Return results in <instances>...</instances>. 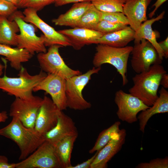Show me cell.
<instances>
[{"label": "cell", "mask_w": 168, "mask_h": 168, "mask_svg": "<svg viewBox=\"0 0 168 168\" xmlns=\"http://www.w3.org/2000/svg\"><path fill=\"white\" fill-rule=\"evenodd\" d=\"M0 135L17 144L20 151V160L26 158L45 141L44 135L34 128L25 126L18 119L14 117L9 124L0 129Z\"/></svg>", "instance_id": "obj_1"}, {"label": "cell", "mask_w": 168, "mask_h": 168, "mask_svg": "<svg viewBox=\"0 0 168 168\" xmlns=\"http://www.w3.org/2000/svg\"><path fill=\"white\" fill-rule=\"evenodd\" d=\"M166 72L161 64H156L151 66L147 71L137 73L132 78L133 85L129 89V93L151 106L158 97L157 92L161 78Z\"/></svg>", "instance_id": "obj_2"}, {"label": "cell", "mask_w": 168, "mask_h": 168, "mask_svg": "<svg viewBox=\"0 0 168 168\" xmlns=\"http://www.w3.org/2000/svg\"><path fill=\"white\" fill-rule=\"evenodd\" d=\"M18 77H11L5 75L0 76V89L15 98H27L33 95V89L47 76L42 70L38 74L31 75L22 66Z\"/></svg>", "instance_id": "obj_3"}, {"label": "cell", "mask_w": 168, "mask_h": 168, "mask_svg": "<svg viewBox=\"0 0 168 168\" xmlns=\"http://www.w3.org/2000/svg\"><path fill=\"white\" fill-rule=\"evenodd\" d=\"M133 48L130 46L116 47L98 44L96 47L93 64L96 68L101 67L105 63L112 65L121 75L123 85L124 86L128 82L126 75L128 63Z\"/></svg>", "instance_id": "obj_4"}, {"label": "cell", "mask_w": 168, "mask_h": 168, "mask_svg": "<svg viewBox=\"0 0 168 168\" xmlns=\"http://www.w3.org/2000/svg\"><path fill=\"white\" fill-rule=\"evenodd\" d=\"M23 12L17 10L8 19L15 21L18 25L20 33L16 36L17 48L25 49L32 55L35 53H45V37L43 35L38 36L35 34L37 28L33 24L25 21L23 19Z\"/></svg>", "instance_id": "obj_5"}, {"label": "cell", "mask_w": 168, "mask_h": 168, "mask_svg": "<svg viewBox=\"0 0 168 168\" xmlns=\"http://www.w3.org/2000/svg\"><path fill=\"white\" fill-rule=\"evenodd\" d=\"M101 67H93L84 74L72 76L66 80L65 95L67 107L75 110L89 109L91 104L83 98L82 91L91 80V76L98 73Z\"/></svg>", "instance_id": "obj_6"}, {"label": "cell", "mask_w": 168, "mask_h": 168, "mask_svg": "<svg viewBox=\"0 0 168 168\" xmlns=\"http://www.w3.org/2000/svg\"><path fill=\"white\" fill-rule=\"evenodd\" d=\"M16 168H62L55 145L45 141L32 153L21 161Z\"/></svg>", "instance_id": "obj_7"}, {"label": "cell", "mask_w": 168, "mask_h": 168, "mask_svg": "<svg viewBox=\"0 0 168 168\" xmlns=\"http://www.w3.org/2000/svg\"><path fill=\"white\" fill-rule=\"evenodd\" d=\"M61 47L53 45L49 47L45 53L38 54L37 59L41 70L48 74L56 75L65 80L82 74L79 70L72 69L66 64L59 53V49Z\"/></svg>", "instance_id": "obj_8"}, {"label": "cell", "mask_w": 168, "mask_h": 168, "mask_svg": "<svg viewBox=\"0 0 168 168\" xmlns=\"http://www.w3.org/2000/svg\"><path fill=\"white\" fill-rule=\"evenodd\" d=\"M43 98L33 95L27 98H16L10 106L9 115L18 119L25 126L34 128Z\"/></svg>", "instance_id": "obj_9"}, {"label": "cell", "mask_w": 168, "mask_h": 168, "mask_svg": "<svg viewBox=\"0 0 168 168\" xmlns=\"http://www.w3.org/2000/svg\"><path fill=\"white\" fill-rule=\"evenodd\" d=\"M131 54V67L137 73L147 71L153 65L162 63L155 47L145 39L134 44Z\"/></svg>", "instance_id": "obj_10"}, {"label": "cell", "mask_w": 168, "mask_h": 168, "mask_svg": "<svg viewBox=\"0 0 168 168\" xmlns=\"http://www.w3.org/2000/svg\"><path fill=\"white\" fill-rule=\"evenodd\" d=\"M114 101L118 108L116 114L118 118L129 124L138 121V114L150 107L137 97L121 90L116 92Z\"/></svg>", "instance_id": "obj_11"}, {"label": "cell", "mask_w": 168, "mask_h": 168, "mask_svg": "<svg viewBox=\"0 0 168 168\" xmlns=\"http://www.w3.org/2000/svg\"><path fill=\"white\" fill-rule=\"evenodd\" d=\"M37 12L32 8H25L23 12V19L26 22L35 26L43 33L45 37V46L57 45L61 47L72 46L68 39L45 23L38 16Z\"/></svg>", "instance_id": "obj_12"}, {"label": "cell", "mask_w": 168, "mask_h": 168, "mask_svg": "<svg viewBox=\"0 0 168 168\" xmlns=\"http://www.w3.org/2000/svg\"><path fill=\"white\" fill-rule=\"evenodd\" d=\"M66 80L56 75L48 74L33 89V91H44L49 94L54 103L61 110L67 108L65 95Z\"/></svg>", "instance_id": "obj_13"}, {"label": "cell", "mask_w": 168, "mask_h": 168, "mask_svg": "<svg viewBox=\"0 0 168 168\" xmlns=\"http://www.w3.org/2000/svg\"><path fill=\"white\" fill-rule=\"evenodd\" d=\"M61 111L52 99L44 96L35 120V129L44 135L56 125Z\"/></svg>", "instance_id": "obj_14"}, {"label": "cell", "mask_w": 168, "mask_h": 168, "mask_svg": "<svg viewBox=\"0 0 168 168\" xmlns=\"http://www.w3.org/2000/svg\"><path fill=\"white\" fill-rule=\"evenodd\" d=\"M126 136L125 129H120L111 140L97 152L90 168H105L108 162L121 149Z\"/></svg>", "instance_id": "obj_15"}, {"label": "cell", "mask_w": 168, "mask_h": 168, "mask_svg": "<svg viewBox=\"0 0 168 168\" xmlns=\"http://www.w3.org/2000/svg\"><path fill=\"white\" fill-rule=\"evenodd\" d=\"M152 0H127L123 13L128 19L130 26L135 31L147 20V8Z\"/></svg>", "instance_id": "obj_16"}, {"label": "cell", "mask_w": 168, "mask_h": 168, "mask_svg": "<svg viewBox=\"0 0 168 168\" xmlns=\"http://www.w3.org/2000/svg\"><path fill=\"white\" fill-rule=\"evenodd\" d=\"M58 31L68 39L72 46L76 50L80 49L86 45L95 44L97 40L103 35L95 30L77 27Z\"/></svg>", "instance_id": "obj_17"}, {"label": "cell", "mask_w": 168, "mask_h": 168, "mask_svg": "<svg viewBox=\"0 0 168 168\" xmlns=\"http://www.w3.org/2000/svg\"><path fill=\"white\" fill-rule=\"evenodd\" d=\"M74 135H78V131L74 122L70 117L61 111L56 125L44 136L45 141L55 145L63 138Z\"/></svg>", "instance_id": "obj_18"}, {"label": "cell", "mask_w": 168, "mask_h": 168, "mask_svg": "<svg viewBox=\"0 0 168 168\" xmlns=\"http://www.w3.org/2000/svg\"><path fill=\"white\" fill-rule=\"evenodd\" d=\"M159 93V96L152 105L142 111L137 117L139 122V130L143 133L148 121L152 116L168 112V91L162 87Z\"/></svg>", "instance_id": "obj_19"}, {"label": "cell", "mask_w": 168, "mask_h": 168, "mask_svg": "<svg viewBox=\"0 0 168 168\" xmlns=\"http://www.w3.org/2000/svg\"><path fill=\"white\" fill-rule=\"evenodd\" d=\"M165 14L164 11L155 18L147 20L142 23L138 30L135 31L134 37V44L140 42L142 39L149 41L155 47L160 59L162 60L164 55L163 52L156 40V35L153 30L152 25L156 21L162 19Z\"/></svg>", "instance_id": "obj_20"}, {"label": "cell", "mask_w": 168, "mask_h": 168, "mask_svg": "<svg viewBox=\"0 0 168 168\" xmlns=\"http://www.w3.org/2000/svg\"><path fill=\"white\" fill-rule=\"evenodd\" d=\"M91 2L90 1L75 3L66 13L54 19L52 22L60 26L76 27L81 17L89 8Z\"/></svg>", "instance_id": "obj_21"}, {"label": "cell", "mask_w": 168, "mask_h": 168, "mask_svg": "<svg viewBox=\"0 0 168 168\" xmlns=\"http://www.w3.org/2000/svg\"><path fill=\"white\" fill-rule=\"evenodd\" d=\"M135 31L130 26L114 32L104 35L96 41L95 44L107 45L116 47L126 46L134 40Z\"/></svg>", "instance_id": "obj_22"}, {"label": "cell", "mask_w": 168, "mask_h": 168, "mask_svg": "<svg viewBox=\"0 0 168 168\" xmlns=\"http://www.w3.org/2000/svg\"><path fill=\"white\" fill-rule=\"evenodd\" d=\"M0 55L5 57L10 62L11 67L18 71L21 69L22 63L28 61L33 56L25 49L13 48L1 44Z\"/></svg>", "instance_id": "obj_23"}, {"label": "cell", "mask_w": 168, "mask_h": 168, "mask_svg": "<svg viewBox=\"0 0 168 168\" xmlns=\"http://www.w3.org/2000/svg\"><path fill=\"white\" fill-rule=\"evenodd\" d=\"M19 31V27L15 21L0 16V44L17 46L16 36Z\"/></svg>", "instance_id": "obj_24"}, {"label": "cell", "mask_w": 168, "mask_h": 168, "mask_svg": "<svg viewBox=\"0 0 168 168\" xmlns=\"http://www.w3.org/2000/svg\"><path fill=\"white\" fill-rule=\"evenodd\" d=\"M77 135L67 136L55 144L62 168H69L72 165L71 163V155L74 144Z\"/></svg>", "instance_id": "obj_25"}, {"label": "cell", "mask_w": 168, "mask_h": 168, "mask_svg": "<svg viewBox=\"0 0 168 168\" xmlns=\"http://www.w3.org/2000/svg\"><path fill=\"white\" fill-rule=\"evenodd\" d=\"M100 20L101 11L91 3L81 17L76 27L95 30Z\"/></svg>", "instance_id": "obj_26"}, {"label": "cell", "mask_w": 168, "mask_h": 168, "mask_svg": "<svg viewBox=\"0 0 168 168\" xmlns=\"http://www.w3.org/2000/svg\"><path fill=\"white\" fill-rule=\"evenodd\" d=\"M120 124L119 121H116L109 127L101 132L94 145L89 151V153L97 152L105 146L119 132Z\"/></svg>", "instance_id": "obj_27"}, {"label": "cell", "mask_w": 168, "mask_h": 168, "mask_svg": "<svg viewBox=\"0 0 168 168\" xmlns=\"http://www.w3.org/2000/svg\"><path fill=\"white\" fill-rule=\"evenodd\" d=\"M127 0H94L91 2L99 11L103 12H123V7Z\"/></svg>", "instance_id": "obj_28"}, {"label": "cell", "mask_w": 168, "mask_h": 168, "mask_svg": "<svg viewBox=\"0 0 168 168\" xmlns=\"http://www.w3.org/2000/svg\"><path fill=\"white\" fill-rule=\"evenodd\" d=\"M128 26L126 24L115 23L104 20H101L97 25L95 30L104 35L122 29Z\"/></svg>", "instance_id": "obj_29"}, {"label": "cell", "mask_w": 168, "mask_h": 168, "mask_svg": "<svg viewBox=\"0 0 168 168\" xmlns=\"http://www.w3.org/2000/svg\"><path fill=\"white\" fill-rule=\"evenodd\" d=\"M101 20L115 23L128 25V21L124 14L121 12H101Z\"/></svg>", "instance_id": "obj_30"}, {"label": "cell", "mask_w": 168, "mask_h": 168, "mask_svg": "<svg viewBox=\"0 0 168 168\" xmlns=\"http://www.w3.org/2000/svg\"><path fill=\"white\" fill-rule=\"evenodd\" d=\"M55 0H23L19 8H32L38 11L45 7L54 3Z\"/></svg>", "instance_id": "obj_31"}, {"label": "cell", "mask_w": 168, "mask_h": 168, "mask_svg": "<svg viewBox=\"0 0 168 168\" xmlns=\"http://www.w3.org/2000/svg\"><path fill=\"white\" fill-rule=\"evenodd\" d=\"M136 168H168V157L156 158L151 160L148 162H141L138 164Z\"/></svg>", "instance_id": "obj_32"}, {"label": "cell", "mask_w": 168, "mask_h": 168, "mask_svg": "<svg viewBox=\"0 0 168 168\" xmlns=\"http://www.w3.org/2000/svg\"><path fill=\"white\" fill-rule=\"evenodd\" d=\"M18 8L5 0H0V16L8 18L17 10Z\"/></svg>", "instance_id": "obj_33"}, {"label": "cell", "mask_w": 168, "mask_h": 168, "mask_svg": "<svg viewBox=\"0 0 168 168\" xmlns=\"http://www.w3.org/2000/svg\"><path fill=\"white\" fill-rule=\"evenodd\" d=\"M97 152L92 157L82 163L75 166L71 165L69 168H90L97 154Z\"/></svg>", "instance_id": "obj_34"}, {"label": "cell", "mask_w": 168, "mask_h": 168, "mask_svg": "<svg viewBox=\"0 0 168 168\" xmlns=\"http://www.w3.org/2000/svg\"><path fill=\"white\" fill-rule=\"evenodd\" d=\"M0 168H16V163H9L6 156L0 155Z\"/></svg>", "instance_id": "obj_35"}, {"label": "cell", "mask_w": 168, "mask_h": 168, "mask_svg": "<svg viewBox=\"0 0 168 168\" xmlns=\"http://www.w3.org/2000/svg\"><path fill=\"white\" fill-rule=\"evenodd\" d=\"M94 0H55L54 2L56 7L62 6L71 3H77L83 2L92 1Z\"/></svg>", "instance_id": "obj_36"}, {"label": "cell", "mask_w": 168, "mask_h": 168, "mask_svg": "<svg viewBox=\"0 0 168 168\" xmlns=\"http://www.w3.org/2000/svg\"><path fill=\"white\" fill-rule=\"evenodd\" d=\"M158 44L162 50L164 57L166 58H168V37L163 41L158 43Z\"/></svg>", "instance_id": "obj_37"}, {"label": "cell", "mask_w": 168, "mask_h": 168, "mask_svg": "<svg viewBox=\"0 0 168 168\" xmlns=\"http://www.w3.org/2000/svg\"><path fill=\"white\" fill-rule=\"evenodd\" d=\"M167 0H157L152 6V7H155V8L154 10L148 14L149 17L152 18L159 7Z\"/></svg>", "instance_id": "obj_38"}, {"label": "cell", "mask_w": 168, "mask_h": 168, "mask_svg": "<svg viewBox=\"0 0 168 168\" xmlns=\"http://www.w3.org/2000/svg\"><path fill=\"white\" fill-rule=\"evenodd\" d=\"M160 85L166 89L168 88V74L167 72L163 74L160 81Z\"/></svg>", "instance_id": "obj_39"}, {"label": "cell", "mask_w": 168, "mask_h": 168, "mask_svg": "<svg viewBox=\"0 0 168 168\" xmlns=\"http://www.w3.org/2000/svg\"><path fill=\"white\" fill-rule=\"evenodd\" d=\"M8 118L7 111H3L0 112V123L4 122Z\"/></svg>", "instance_id": "obj_40"}, {"label": "cell", "mask_w": 168, "mask_h": 168, "mask_svg": "<svg viewBox=\"0 0 168 168\" xmlns=\"http://www.w3.org/2000/svg\"><path fill=\"white\" fill-rule=\"evenodd\" d=\"M12 3L18 8H19L23 0H5Z\"/></svg>", "instance_id": "obj_41"}, {"label": "cell", "mask_w": 168, "mask_h": 168, "mask_svg": "<svg viewBox=\"0 0 168 168\" xmlns=\"http://www.w3.org/2000/svg\"><path fill=\"white\" fill-rule=\"evenodd\" d=\"M4 68V66L0 62V76L3 73V70Z\"/></svg>", "instance_id": "obj_42"}]
</instances>
